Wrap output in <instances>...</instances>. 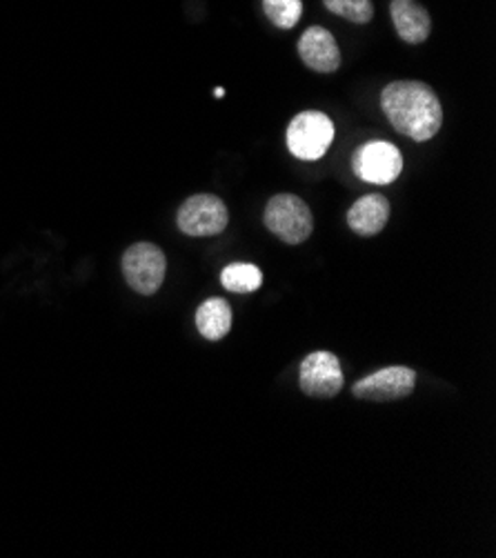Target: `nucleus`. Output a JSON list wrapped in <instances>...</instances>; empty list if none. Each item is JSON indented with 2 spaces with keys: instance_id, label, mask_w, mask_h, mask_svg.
<instances>
[{
  "instance_id": "nucleus-16",
  "label": "nucleus",
  "mask_w": 496,
  "mask_h": 558,
  "mask_svg": "<svg viewBox=\"0 0 496 558\" xmlns=\"http://www.w3.org/2000/svg\"><path fill=\"white\" fill-rule=\"evenodd\" d=\"M214 96H216V98H223V96H226V92L218 87V89H214Z\"/></svg>"
},
{
  "instance_id": "nucleus-4",
  "label": "nucleus",
  "mask_w": 496,
  "mask_h": 558,
  "mask_svg": "<svg viewBox=\"0 0 496 558\" xmlns=\"http://www.w3.org/2000/svg\"><path fill=\"white\" fill-rule=\"evenodd\" d=\"M121 269L128 286L143 296H152L160 290L165 281V269H168V260L160 247L154 243H136L128 247L121 260Z\"/></svg>"
},
{
  "instance_id": "nucleus-9",
  "label": "nucleus",
  "mask_w": 496,
  "mask_h": 558,
  "mask_svg": "<svg viewBox=\"0 0 496 558\" xmlns=\"http://www.w3.org/2000/svg\"><path fill=\"white\" fill-rule=\"evenodd\" d=\"M299 56L310 70L318 74H335L341 68V49L337 38L320 25L305 29V34L299 38Z\"/></svg>"
},
{
  "instance_id": "nucleus-1",
  "label": "nucleus",
  "mask_w": 496,
  "mask_h": 558,
  "mask_svg": "<svg viewBox=\"0 0 496 558\" xmlns=\"http://www.w3.org/2000/svg\"><path fill=\"white\" fill-rule=\"evenodd\" d=\"M380 109L390 125L416 141L434 138L444 125V107L434 89L419 81H395L380 92Z\"/></svg>"
},
{
  "instance_id": "nucleus-12",
  "label": "nucleus",
  "mask_w": 496,
  "mask_h": 558,
  "mask_svg": "<svg viewBox=\"0 0 496 558\" xmlns=\"http://www.w3.org/2000/svg\"><path fill=\"white\" fill-rule=\"evenodd\" d=\"M196 327L207 341L226 339L232 329V307L226 299H207L196 310Z\"/></svg>"
},
{
  "instance_id": "nucleus-6",
  "label": "nucleus",
  "mask_w": 496,
  "mask_h": 558,
  "mask_svg": "<svg viewBox=\"0 0 496 558\" xmlns=\"http://www.w3.org/2000/svg\"><path fill=\"white\" fill-rule=\"evenodd\" d=\"M354 174L374 185H390L403 172V156L397 145L388 141H370L354 151Z\"/></svg>"
},
{
  "instance_id": "nucleus-10",
  "label": "nucleus",
  "mask_w": 496,
  "mask_h": 558,
  "mask_svg": "<svg viewBox=\"0 0 496 558\" xmlns=\"http://www.w3.org/2000/svg\"><path fill=\"white\" fill-rule=\"evenodd\" d=\"M390 220V201L380 194L361 196L348 211V226L359 236H376Z\"/></svg>"
},
{
  "instance_id": "nucleus-11",
  "label": "nucleus",
  "mask_w": 496,
  "mask_h": 558,
  "mask_svg": "<svg viewBox=\"0 0 496 558\" xmlns=\"http://www.w3.org/2000/svg\"><path fill=\"white\" fill-rule=\"evenodd\" d=\"M390 16L401 40L410 45H421L430 38L432 19L419 0H392Z\"/></svg>"
},
{
  "instance_id": "nucleus-15",
  "label": "nucleus",
  "mask_w": 496,
  "mask_h": 558,
  "mask_svg": "<svg viewBox=\"0 0 496 558\" xmlns=\"http://www.w3.org/2000/svg\"><path fill=\"white\" fill-rule=\"evenodd\" d=\"M323 5L332 14L356 25H367L374 16L372 0H323Z\"/></svg>"
},
{
  "instance_id": "nucleus-5",
  "label": "nucleus",
  "mask_w": 496,
  "mask_h": 558,
  "mask_svg": "<svg viewBox=\"0 0 496 558\" xmlns=\"http://www.w3.org/2000/svg\"><path fill=\"white\" fill-rule=\"evenodd\" d=\"M228 222H230L228 205L214 194L190 196L177 214L179 230L185 236H194V239L216 236L228 228Z\"/></svg>"
},
{
  "instance_id": "nucleus-3",
  "label": "nucleus",
  "mask_w": 496,
  "mask_h": 558,
  "mask_svg": "<svg viewBox=\"0 0 496 558\" xmlns=\"http://www.w3.org/2000/svg\"><path fill=\"white\" fill-rule=\"evenodd\" d=\"M288 149L301 160H318L335 141V123L323 111H301L288 125Z\"/></svg>"
},
{
  "instance_id": "nucleus-8",
  "label": "nucleus",
  "mask_w": 496,
  "mask_h": 558,
  "mask_svg": "<svg viewBox=\"0 0 496 558\" xmlns=\"http://www.w3.org/2000/svg\"><path fill=\"white\" fill-rule=\"evenodd\" d=\"M299 385L312 399H335L343 389V369L332 352H314L303 359Z\"/></svg>"
},
{
  "instance_id": "nucleus-7",
  "label": "nucleus",
  "mask_w": 496,
  "mask_h": 558,
  "mask_svg": "<svg viewBox=\"0 0 496 558\" xmlns=\"http://www.w3.org/2000/svg\"><path fill=\"white\" fill-rule=\"evenodd\" d=\"M414 385H416L414 369L403 365H392L361 378L352 387V395L361 401H376V403L401 401L414 392Z\"/></svg>"
},
{
  "instance_id": "nucleus-2",
  "label": "nucleus",
  "mask_w": 496,
  "mask_h": 558,
  "mask_svg": "<svg viewBox=\"0 0 496 558\" xmlns=\"http://www.w3.org/2000/svg\"><path fill=\"white\" fill-rule=\"evenodd\" d=\"M265 228L288 245H301L314 230V216L310 205L297 194L271 196L263 211Z\"/></svg>"
},
{
  "instance_id": "nucleus-14",
  "label": "nucleus",
  "mask_w": 496,
  "mask_h": 558,
  "mask_svg": "<svg viewBox=\"0 0 496 558\" xmlns=\"http://www.w3.org/2000/svg\"><path fill=\"white\" fill-rule=\"evenodd\" d=\"M263 12L279 29H292L303 16V0H263Z\"/></svg>"
},
{
  "instance_id": "nucleus-13",
  "label": "nucleus",
  "mask_w": 496,
  "mask_h": 558,
  "mask_svg": "<svg viewBox=\"0 0 496 558\" xmlns=\"http://www.w3.org/2000/svg\"><path fill=\"white\" fill-rule=\"evenodd\" d=\"M220 283L228 292L252 294L263 286V271L252 263H232L220 274Z\"/></svg>"
}]
</instances>
